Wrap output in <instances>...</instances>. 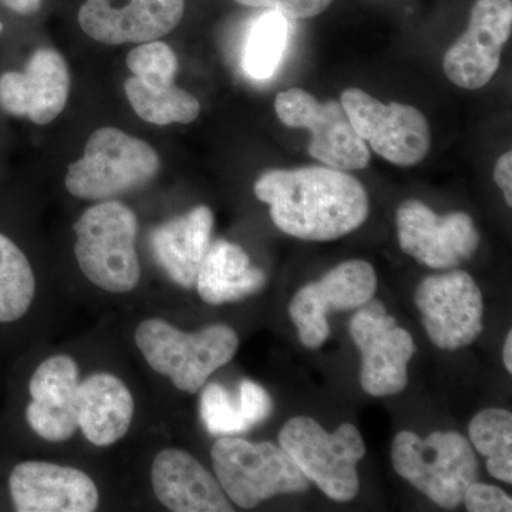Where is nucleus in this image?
<instances>
[{
  "instance_id": "423d86ee",
  "label": "nucleus",
  "mask_w": 512,
  "mask_h": 512,
  "mask_svg": "<svg viewBox=\"0 0 512 512\" xmlns=\"http://www.w3.org/2000/svg\"><path fill=\"white\" fill-rule=\"evenodd\" d=\"M160 167V157L146 141L103 127L90 136L83 157L69 165L64 184L82 200H107L143 187Z\"/></svg>"
},
{
  "instance_id": "72a5a7b5",
  "label": "nucleus",
  "mask_w": 512,
  "mask_h": 512,
  "mask_svg": "<svg viewBox=\"0 0 512 512\" xmlns=\"http://www.w3.org/2000/svg\"><path fill=\"white\" fill-rule=\"evenodd\" d=\"M504 366L508 373H512V333L508 332L503 350Z\"/></svg>"
},
{
  "instance_id": "cd10ccee",
  "label": "nucleus",
  "mask_w": 512,
  "mask_h": 512,
  "mask_svg": "<svg viewBox=\"0 0 512 512\" xmlns=\"http://www.w3.org/2000/svg\"><path fill=\"white\" fill-rule=\"evenodd\" d=\"M127 66L134 76L146 82L174 83L178 60L167 43L153 40L131 50Z\"/></svg>"
},
{
  "instance_id": "9b49d317",
  "label": "nucleus",
  "mask_w": 512,
  "mask_h": 512,
  "mask_svg": "<svg viewBox=\"0 0 512 512\" xmlns=\"http://www.w3.org/2000/svg\"><path fill=\"white\" fill-rule=\"evenodd\" d=\"M414 301L427 336L439 349L466 348L483 332V295L467 272L429 276L417 286Z\"/></svg>"
},
{
  "instance_id": "1a4fd4ad",
  "label": "nucleus",
  "mask_w": 512,
  "mask_h": 512,
  "mask_svg": "<svg viewBox=\"0 0 512 512\" xmlns=\"http://www.w3.org/2000/svg\"><path fill=\"white\" fill-rule=\"evenodd\" d=\"M275 111L285 126L311 131L308 151L320 163L342 171L365 170L369 165V147L339 101L320 103L305 90L289 89L276 96Z\"/></svg>"
},
{
  "instance_id": "ddd939ff",
  "label": "nucleus",
  "mask_w": 512,
  "mask_h": 512,
  "mask_svg": "<svg viewBox=\"0 0 512 512\" xmlns=\"http://www.w3.org/2000/svg\"><path fill=\"white\" fill-rule=\"evenodd\" d=\"M403 252L433 269L456 268L480 245V232L466 212L437 215L419 200L404 201L396 212Z\"/></svg>"
},
{
  "instance_id": "4be33fe9",
  "label": "nucleus",
  "mask_w": 512,
  "mask_h": 512,
  "mask_svg": "<svg viewBox=\"0 0 512 512\" xmlns=\"http://www.w3.org/2000/svg\"><path fill=\"white\" fill-rule=\"evenodd\" d=\"M265 285V272L251 264L244 249L224 239L210 245L195 282L198 295L210 305L241 301Z\"/></svg>"
},
{
  "instance_id": "f257e3e1",
  "label": "nucleus",
  "mask_w": 512,
  "mask_h": 512,
  "mask_svg": "<svg viewBox=\"0 0 512 512\" xmlns=\"http://www.w3.org/2000/svg\"><path fill=\"white\" fill-rule=\"evenodd\" d=\"M254 192L276 227L305 241H333L367 220L369 197L348 171L328 165L266 171Z\"/></svg>"
},
{
  "instance_id": "f03ea898",
  "label": "nucleus",
  "mask_w": 512,
  "mask_h": 512,
  "mask_svg": "<svg viewBox=\"0 0 512 512\" xmlns=\"http://www.w3.org/2000/svg\"><path fill=\"white\" fill-rule=\"evenodd\" d=\"M134 339L151 369L191 394L200 392L215 370L231 362L239 346L237 333L227 325L187 333L157 318L141 322Z\"/></svg>"
},
{
  "instance_id": "a878e982",
  "label": "nucleus",
  "mask_w": 512,
  "mask_h": 512,
  "mask_svg": "<svg viewBox=\"0 0 512 512\" xmlns=\"http://www.w3.org/2000/svg\"><path fill=\"white\" fill-rule=\"evenodd\" d=\"M286 42H288V20L282 13L269 10L259 16L249 30L245 43V73L255 80H266L272 76L281 63Z\"/></svg>"
},
{
  "instance_id": "393cba45",
  "label": "nucleus",
  "mask_w": 512,
  "mask_h": 512,
  "mask_svg": "<svg viewBox=\"0 0 512 512\" xmlns=\"http://www.w3.org/2000/svg\"><path fill=\"white\" fill-rule=\"evenodd\" d=\"M468 436L478 453L488 458L487 470L497 480L512 483V414L487 409L471 420Z\"/></svg>"
},
{
  "instance_id": "bb28decb",
  "label": "nucleus",
  "mask_w": 512,
  "mask_h": 512,
  "mask_svg": "<svg viewBox=\"0 0 512 512\" xmlns=\"http://www.w3.org/2000/svg\"><path fill=\"white\" fill-rule=\"evenodd\" d=\"M201 420L212 436H234L251 429L239 404H235L228 390L218 383L205 386L200 402Z\"/></svg>"
},
{
  "instance_id": "5701e85b",
  "label": "nucleus",
  "mask_w": 512,
  "mask_h": 512,
  "mask_svg": "<svg viewBox=\"0 0 512 512\" xmlns=\"http://www.w3.org/2000/svg\"><path fill=\"white\" fill-rule=\"evenodd\" d=\"M124 89L137 116L147 123L188 124L200 116V101L174 83L146 82L133 76Z\"/></svg>"
},
{
  "instance_id": "c756f323",
  "label": "nucleus",
  "mask_w": 512,
  "mask_h": 512,
  "mask_svg": "<svg viewBox=\"0 0 512 512\" xmlns=\"http://www.w3.org/2000/svg\"><path fill=\"white\" fill-rule=\"evenodd\" d=\"M249 8H265L282 13L285 18L311 19L329 8L333 0H235Z\"/></svg>"
},
{
  "instance_id": "b1692460",
  "label": "nucleus",
  "mask_w": 512,
  "mask_h": 512,
  "mask_svg": "<svg viewBox=\"0 0 512 512\" xmlns=\"http://www.w3.org/2000/svg\"><path fill=\"white\" fill-rule=\"evenodd\" d=\"M36 292V279L22 249L0 234V322H16L26 315Z\"/></svg>"
},
{
  "instance_id": "7ed1b4c3",
  "label": "nucleus",
  "mask_w": 512,
  "mask_h": 512,
  "mask_svg": "<svg viewBox=\"0 0 512 512\" xmlns=\"http://www.w3.org/2000/svg\"><path fill=\"white\" fill-rule=\"evenodd\" d=\"M137 228L136 214L119 201H103L83 212L73 227L74 254L92 284L113 293L136 288L141 276Z\"/></svg>"
},
{
  "instance_id": "a211bd4d",
  "label": "nucleus",
  "mask_w": 512,
  "mask_h": 512,
  "mask_svg": "<svg viewBox=\"0 0 512 512\" xmlns=\"http://www.w3.org/2000/svg\"><path fill=\"white\" fill-rule=\"evenodd\" d=\"M79 366L72 357H49L37 367L29 383L32 396L26 420L40 439L60 443L72 439L77 426Z\"/></svg>"
},
{
  "instance_id": "dca6fc26",
  "label": "nucleus",
  "mask_w": 512,
  "mask_h": 512,
  "mask_svg": "<svg viewBox=\"0 0 512 512\" xmlns=\"http://www.w3.org/2000/svg\"><path fill=\"white\" fill-rule=\"evenodd\" d=\"M9 488L19 512H92L100 500L97 485L82 470L47 461L18 464Z\"/></svg>"
},
{
  "instance_id": "6ab92c4d",
  "label": "nucleus",
  "mask_w": 512,
  "mask_h": 512,
  "mask_svg": "<svg viewBox=\"0 0 512 512\" xmlns=\"http://www.w3.org/2000/svg\"><path fill=\"white\" fill-rule=\"evenodd\" d=\"M154 494L174 512H232L231 501L197 458L180 448H165L151 467Z\"/></svg>"
},
{
  "instance_id": "aec40b11",
  "label": "nucleus",
  "mask_w": 512,
  "mask_h": 512,
  "mask_svg": "<svg viewBox=\"0 0 512 512\" xmlns=\"http://www.w3.org/2000/svg\"><path fill=\"white\" fill-rule=\"evenodd\" d=\"M76 407L77 426L97 447H109L123 439L133 421V394L123 380L110 373H96L80 382Z\"/></svg>"
},
{
  "instance_id": "c85d7f7f",
  "label": "nucleus",
  "mask_w": 512,
  "mask_h": 512,
  "mask_svg": "<svg viewBox=\"0 0 512 512\" xmlns=\"http://www.w3.org/2000/svg\"><path fill=\"white\" fill-rule=\"evenodd\" d=\"M463 503L470 512H511L510 495L497 485L481 484L474 481L464 493Z\"/></svg>"
},
{
  "instance_id": "7c9ffc66",
  "label": "nucleus",
  "mask_w": 512,
  "mask_h": 512,
  "mask_svg": "<svg viewBox=\"0 0 512 512\" xmlns=\"http://www.w3.org/2000/svg\"><path fill=\"white\" fill-rule=\"evenodd\" d=\"M239 409L249 427L268 419L272 412V399L264 387L251 380H244L239 386Z\"/></svg>"
},
{
  "instance_id": "9d476101",
  "label": "nucleus",
  "mask_w": 512,
  "mask_h": 512,
  "mask_svg": "<svg viewBox=\"0 0 512 512\" xmlns=\"http://www.w3.org/2000/svg\"><path fill=\"white\" fill-rule=\"evenodd\" d=\"M350 336L362 355L360 384L373 397L394 396L407 387V365L416 353L412 335L397 326L383 303L370 299L353 316Z\"/></svg>"
},
{
  "instance_id": "39448f33",
  "label": "nucleus",
  "mask_w": 512,
  "mask_h": 512,
  "mask_svg": "<svg viewBox=\"0 0 512 512\" xmlns=\"http://www.w3.org/2000/svg\"><path fill=\"white\" fill-rule=\"evenodd\" d=\"M279 447L309 483L332 500L348 503L359 493L356 467L365 457L366 446L353 424L328 433L311 417H293L279 433Z\"/></svg>"
},
{
  "instance_id": "20e7f679",
  "label": "nucleus",
  "mask_w": 512,
  "mask_h": 512,
  "mask_svg": "<svg viewBox=\"0 0 512 512\" xmlns=\"http://www.w3.org/2000/svg\"><path fill=\"white\" fill-rule=\"evenodd\" d=\"M392 463L400 477L450 510L463 503L468 485L478 477L476 453L456 431H434L426 439L400 431L393 440Z\"/></svg>"
},
{
  "instance_id": "f3484780",
  "label": "nucleus",
  "mask_w": 512,
  "mask_h": 512,
  "mask_svg": "<svg viewBox=\"0 0 512 512\" xmlns=\"http://www.w3.org/2000/svg\"><path fill=\"white\" fill-rule=\"evenodd\" d=\"M70 92L66 60L53 49H39L25 72L0 76V107L13 116L46 126L60 116Z\"/></svg>"
},
{
  "instance_id": "f704fd0d",
  "label": "nucleus",
  "mask_w": 512,
  "mask_h": 512,
  "mask_svg": "<svg viewBox=\"0 0 512 512\" xmlns=\"http://www.w3.org/2000/svg\"><path fill=\"white\" fill-rule=\"evenodd\" d=\"M3 32V25H2V22H0V33Z\"/></svg>"
},
{
  "instance_id": "0eeeda50",
  "label": "nucleus",
  "mask_w": 512,
  "mask_h": 512,
  "mask_svg": "<svg viewBox=\"0 0 512 512\" xmlns=\"http://www.w3.org/2000/svg\"><path fill=\"white\" fill-rule=\"evenodd\" d=\"M212 466L232 504L254 508L279 494L305 493L308 478L281 447L224 436L211 450Z\"/></svg>"
},
{
  "instance_id": "473e14b6",
  "label": "nucleus",
  "mask_w": 512,
  "mask_h": 512,
  "mask_svg": "<svg viewBox=\"0 0 512 512\" xmlns=\"http://www.w3.org/2000/svg\"><path fill=\"white\" fill-rule=\"evenodd\" d=\"M2 2L19 15H33L42 6V0H2Z\"/></svg>"
},
{
  "instance_id": "4468645a",
  "label": "nucleus",
  "mask_w": 512,
  "mask_h": 512,
  "mask_svg": "<svg viewBox=\"0 0 512 512\" xmlns=\"http://www.w3.org/2000/svg\"><path fill=\"white\" fill-rule=\"evenodd\" d=\"M511 30V0H477L466 32L444 56L448 80L467 90L481 89L490 83L500 67L501 53Z\"/></svg>"
},
{
  "instance_id": "f8f14e48",
  "label": "nucleus",
  "mask_w": 512,
  "mask_h": 512,
  "mask_svg": "<svg viewBox=\"0 0 512 512\" xmlns=\"http://www.w3.org/2000/svg\"><path fill=\"white\" fill-rule=\"evenodd\" d=\"M376 288L375 268L369 262L352 259L299 289L289 303V316L303 345L319 349L329 338L330 313L362 308L373 299Z\"/></svg>"
},
{
  "instance_id": "2eb2a0df",
  "label": "nucleus",
  "mask_w": 512,
  "mask_h": 512,
  "mask_svg": "<svg viewBox=\"0 0 512 512\" xmlns=\"http://www.w3.org/2000/svg\"><path fill=\"white\" fill-rule=\"evenodd\" d=\"M185 0H87L79 10V25L104 45L147 43L177 28Z\"/></svg>"
},
{
  "instance_id": "2f4dec72",
  "label": "nucleus",
  "mask_w": 512,
  "mask_h": 512,
  "mask_svg": "<svg viewBox=\"0 0 512 512\" xmlns=\"http://www.w3.org/2000/svg\"><path fill=\"white\" fill-rule=\"evenodd\" d=\"M494 180L503 191L505 202L512 207V153H504L495 164Z\"/></svg>"
},
{
  "instance_id": "412c9836",
  "label": "nucleus",
  "mask_w": 512,
  "mask_h": 512,
  "mask_svg": "<svg viewBox=\"0 0 512 512\" xmlns=\"http://www.w3.org/2000/svg\"><path fill=\"white\" fill-rule=\"evenodd\" d=\"M214 215L205 205L165 222L151 234L158 264L183 288H194L198 271L211 245Z\"/></svg>"
},
{
  "instance_id": "6e6552de",
  "label": "nucleus",
  "mask_w": 512,
  "mask_h": 512,
  "mask_svg": "<svg viewBox=\"0 0 512 512\" xmlns=\"http://www.w3.org/2000/svg\"><path fill=\"white\" fill-rule=\"evenodd\" d=\"M340 103L359 137L389 163L413 167L429 154V123L416 107L384 104L360 89L345 90Z\"/></svg>"
}]
</instances>
